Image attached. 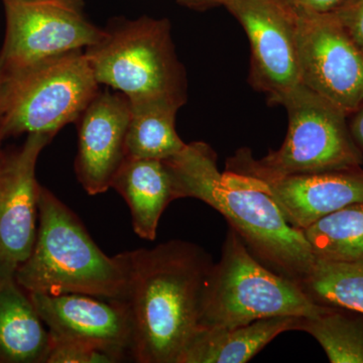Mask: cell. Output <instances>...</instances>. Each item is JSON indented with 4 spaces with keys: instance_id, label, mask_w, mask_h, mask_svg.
Returning <instances> with one entry per match:
<instances>
[{
    "instance_id": "4316f807",
    "label": "cell",
    "mask_w": 363,
    "mask_h": 363,
    "mask_svg": "<svg viewBox=\"0 0 363 363\" xmlns=\"http://www.w3.org/2000/svg\"><path fill=\"white\" fill-rule=\"evenodd\" d=\"M350 124V133L359 149L363 152V104L354 113Z\"/></svg>"
},
{
    "instance_id": "3957f363",
    "label": "cell",
    "mask_w": 363,
    "mask_h": 363,
    "mask_svg": "<svg viewBox=\"0 0 363 363\" xmlns=\"http://www.w3.org/2000/svg\"><path fill=\"white\" fill-rule=\"evenodd\" d=\"M14 277L30 294H84L123 302L128 288L123 253L105 255L78 217L42 186L35 245Z\"/></svg>"
},
{
    "instance_id": "5b68a950",
    "label": "cell",
    "mask_w": 363,
    "mask_h": 363,
    "mask_svg": "<svg viewBox=\"0 0 363 363\" xmlns=\"http://www.w3.org/2000/svg\"><path fill=\"white\" fill-rule=\"evenodd\" d=\"M281 106L288 112L289 126L281 147L259 160L242 147L227 159L225 172L267 180L360 168L363 152L353 140L345 112L304 84Z\"/></svg>"
},
{
    "instance_id": "83f0119b",
    "label": "cell",
    "mask_w": 363,
    "mask_h": 363,
    "mask_svg": "<svg viewBox=\"0 0 363 363\" xmlns=\"http://www.w3.org/2000/svg\"><path fill=\"white\" fill-rule=\"evenodd\" d=\"M4 138H2L1 135H0V155H1V152H2L1 143H2V142H4Z\"/></svg>"
},
{
    "instance_id": "6da1fadb",
    "label": "cell",
    "mask_w": 363,
    "mask_h": 363,
    "mask_svg": "<svg viewBox=\"0 0 363 363\" xmlns=\"http://www.w3.org/2000/svg\"><path fill=\"white\" fill-rule=\"evenodd\" d=\"M123 257L133 359L180 363L199 329L203 295L214 264L211 255L194 243L174 240L152 250L123 252Z\"/></svg>"
},
{
    "instance_id": "7a4b0ae2",
    "label": "cell",
    "mask_w": 363,
    "mask_h": 363,
    "mask_svg": "<svg viewBox=\"0 0 363 363\" xmlns=\"http://www.w3.org/2000/svg\"><path fill=\"white\" fill-rule=\"evenodd\" d=\"M164 161L173 177L177 199L195 198L217 210L272 271L297 283L309 274L316 259L302 231L286 222L266 193L219 171L216 152L209 145L187 143Z\"/></svg>"
},
{
    "instance_id": "e0dca14e",
    "label": "cell",
    "mask_w": 363,
    "mask_h": 363,
    "mask_svg": "<svg viewBox=\"0 0 363 363\" xmlns=\"http://www.w3.org/2000/svg\"><path fill=\"white\" fill-rule=\"evenodd\" d=\"M303 317L276 316L235 328H199L180 363H245L286 331L298 330Z\"/></svg>"
},
{
    "instance_id": "ffe728a7",
    "label": "cell",
    "mask_w": 363,
    "mask_h": 363,
    "mask_svg": "<svg viewBox=\"0 0 363 363\" xmlns=\"http://www.w3.org/2000/svg\"><path fill=\"white\" fill-rule=\"evenodd\" d=\"M298 330L313 336L331 363H363V314L326 306L315 317H303Z\"/></svg>"
},
{
    "instance_id": "484cf974",
    "label": "cell",
    "mask_w": 363,
    "mask_h": 363,
    "mask_svg": "<svg viewBox=\"0 0 363 363\" xmlns=\"http://www.w3.org/2000/svg\"><path fill=\"white\" fill-rule=\"evenodd\" d=\"M11 85H13L11 74L0 69V119L6 113L9 96H11Z\"/></svg>"
},
{
    "instance_id": "4fadbf2b",
    "label": "cell",
    "mask_w": 363,
    "mask_h": 363,
    "mask_svg": "<svg viewBox=\"0 0 363 363\" xmlns=\"http://www.w3.org/2000/svg\"><path fill=\"white\" fill-rule=\"evenodd\" d=\"M130 119L128 98L108 89L98 92L78 121L75 172L89 195L106 192L126 159L125 140Z\"/></svg>"
},
{
    "instance_id": "603a6c76",
    "label": "cell",
    "mask_w": 363,
    "mask_h": 363,
    "mask_svg": "<svg viewBox=\"0 0 363 363\" xmlns=\"http://www.w3.org/2000/svg\"><path fill=\"white\" fill-rule=\"evenodd\" d=\"M331 13L363 51V0H343Z\"/></svg>"
},
{
    "instance_id": "5bb4252c",
    "label": "cell",
    "mask_w": 363,
    "mask_h": 363,
    "mask_svg": "<svg viewBox=\"0 0 363 363\" xmlns=\"http://www.w3.org/2000/svg\"><path fill=\"white\" fill-rule=\"evenodd\" d=\"M233 175L248 187L269 195L286 222L300 231L327 215L363 202V171L360 168L267 180Z\"/></svg>"
},
{
    "instance_id": "7c38bea8",
    "label": "cell",
    "mask_w": 363,
    "mask_h": 363,
    "mask_svg": "<svg viewBox=\"0 0 363 363\" xmlns=\"http://www.w3.org/2000/svg\"><path fill=\"white\" fill-rule=\"evenodd\" d=\"M30 296L52 336L92 346L118 362L133 357V322L123 301L84 294Z\"/></svg>"
},
{
    "instance_id": "ac0fdd59",
    "label": "cell",
    "mask_w": 363,
    "mask_h": 363,
    "mask_svg": "<svg viewBox=\"0 0 363 363\" xmlns=\"http://www.w3.org/2000/svg\"><path fill=\"white\" fill-rule=\"evenodd\" d=\"M130 104V119L125 140L126 157L164 160L185 149L176 130V117L181 106L168 101H145Z\"/></svg>"
},
{
    "instance_id": "ba28073f",
    "label": "cell",
    "mask_w": 363,
    "mask_h": 363,
    "mask_svg": "<svg viewBox=\"0 0 363 363\" xmlns=\"http://www.w3.org/2000/svg\"><path fill=\"white\" fill-rule=\"evenodd\" d=\"M6 38L0 69L18 73L68 52L84 51L104 38L88 20L84 0H1Z\"/></svg>"
},
{
    "instance_id": "52a82bcc",
    "label": "cell",
    "mask_w": 363,
    "mask_h": 363,
    "mask_svg": "<svg viewBox=\"0 0 363 363\" xmlns=\"http://www.w3.org/2000/svg\"><path fill=\"white\" fill-rule=\"evenodd\" d=\"M84 51L68 52L11 74V96L0 119L4 140L23 133L55 136L78 121L100 91Z\"/></svg>"
},
{
    "instance_id": "7402d4cb",
    "label": "cell",
    "mask_w": 363,
    "mask_h": 363,
    "mask_svg": "<svg viewBox=\"0 0 363 363\" xmlns=\"http://www.w3.org/2000/svg\"><path fill=\"white\" fill-rule=\"evenodd\" d=\"M51 335V334H50ZM118 360L104 351L86 344L51 335L45 363H116Z\"/></svg>"
},
{
    "instance_id": "9c48e42d",
    "label": "cell",
    "mask_w": 363,
    "mask_h": 363,
    "mask_svg": "<svg viewBox=\"0 0 363 363\" xmlns=\"http://www.w3.org/2000/svg\"><path fill=\"white\" fill-rule=\"evenodd\" d=\"M303 84L348 116L363 104V51L331 11L286 4Z\"/></svg>"
},
{
    "instance_id": "44dd1931",
    "label": "cell",
    "mask_w": 363,
    "mask_h": 363,
    "mask_svg": "<svg viewBox=\"0 0 363 363\" xmlns=\"http://www.w3.org/2000/svg\"><path fill=\"white\" fill-rule=\"evenodd\" d=\"M298 284L317 304L363 314V264L316 259Z\"/></svg>"
},
{
    "instance_id": "2e32d148",
    "label": "cell",
    "mask_w": 363,
    "mask_h": 363,
    "mask_svg": "<svg viewBox=\"0 0 363 363\" xmlns=\"http://www.w3.org/2000/svg\"><path fill=\"white\" fill-rule=\"evenodd\" d=\"M14 274L0 276V363H45L51 335Z\"/></svg>"
},
{
    "instance_id": "d6986e66",
    "label": "cell",
    "mask_w": 363,
    "mask_h": 363,
    "mask_svg": "<svg viewBox=\"0 0 363 363\" xmlns=\"http://www.w3.org/2000/svg\"><path fill=\"white\" fill-rule=\"evenodd\" d=\"M302 233L315 259L363 264V202L327 215Z\"/></svg>"
},
{
    "instance_id": "cb8c5ba5",
    "label": "cell",
    "mask_w": 363,
    "mask_h": 363,
    "mask_svg": "<svg viewBox=\"0 0 363 363\" xmlns=\"http://www.w3.org/2000/svg\"><path fill=\"white\" fill-rule=\"evenodd\" d=\"M292 6L302 7L317 13H328L333 11L343 0H283Z\"/></svg>"
},
{
    "instance_id": "d4e9b609",
    "label": "cell",
    "mask_w": 363,
    "mask_h": 363,
    "mask_svg": "<svg viewBox=\"0 0 363 363\" xmlns=\"http://www.w3.org/2000/svg\"><path fill=\"white\" fill-rule=\"evenodd\" d=\"M228 0H176L177 4L193 11H207L215 7L224 6Z\"/></svg>"
},
{
    "instance_id": "8992f818",
    "label": "cell",
    "mask_w": 363,
    "mask_h": 363,
    "mask_svg": "<svg viewBox=\"0 0 363 363\" xmlns=\"http://www.w3.org/2000/svg\"><path fill=\"white\" fill-rule=\"evenodd\" d=\"M325 309L297 281L260 262L229 226L221 259L208 276L199 328H235L276 316L315 317Z\"/></svg>"
},
{
    "instance_id": "277c9868",
    "label": "cell",
    "mask_w": 363,
    "mask_h": 363,
    "mask_svg": "<svg viewBox=\"0 0 363 363\" xmlns=\"http://www.w3.org/2000/svg\"><path fill=\"white\" fill-rule=\"evenodd\" d=\"M97 44L85 50L95 78L131 104L188 99L185 66L177 55L168 18H113Z\"/></svg>"
},
{
    "instance_id": "9a60e30c",
    "label": "cell",
    "mask_w": 363,
    "mask_h": 363,
    "mask_svg": "<svg viewBox=\"0 0 363 363\" xmlns=\"http://www.w3.org/2000/svg\"><path fill=\"white\" fill-rule=\"evenodd\" d=\"M111 188L128 203L135 233L143 240H155L164 209L177 200L173 177L166 162L126 157Z\"/></svg>"
},
{
    "instance_id": "8fae6325",
    "label": "cell",
    "mask_w": 363,
    "mask_h": 363,
    "mask_svg": "<svg viewBox=\"0 0 363 363\" xmlns=\"http://www.w3.org/2000/svg\"><path fill=\"white\" fill-rule=\"evenodd\" d=\"M52 138L30 133L18 150L0 155V276L16 274L32 252L39 220L40 185L35 168Z\"/></svg>"
},
{
    "instance_id": "30bf717a",
    "label": "cell",
    "mask_w": 363,
    "mask_h": 363,
    "mask_svg": "<svg viewBox=\"0 0 363 363\" xmlns=\"http://www.w3.org/2000/svg\"><path fill=\"white\" fill-rule=\"evenodd\" d=\"M226 11L242 26L250 47V86L281 105L302 85L290 14L281 0H228Z\"/></svg>"
}]
</instances>
